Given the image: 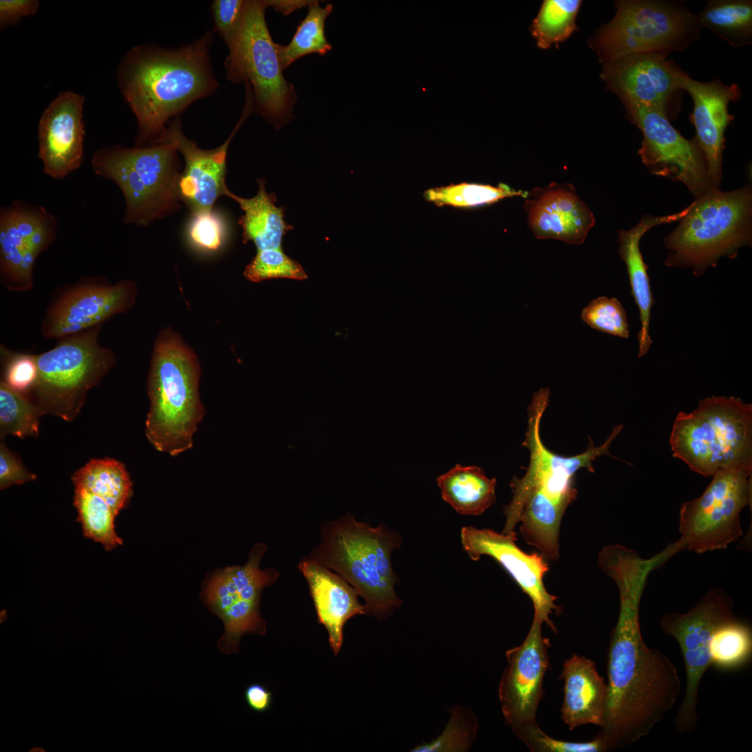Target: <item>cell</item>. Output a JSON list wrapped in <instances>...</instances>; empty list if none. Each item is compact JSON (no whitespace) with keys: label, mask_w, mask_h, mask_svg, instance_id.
I'll return each mask as SVG.
<instances>
[{"label":"cell","mask_w":752,"mask_h":752,"mask_svg":"<svg viewBox=\"0 0 752 752\" xmlns=\"http://www.w3.org/2000/svg\"><path fill=\"white\" fill-rule=\"evenodd\" d=\"M616 583L620 610L607 650L608 696L599 733L608 750L648 735L675 705L682 689L673 663L643 639L639 607L645 583L625 577Z\"/></svg>","instance_id":"6da1fadb"},{"label":"cell","mask_w":752,"mask_h":752,"mask_svg":"<svg viewBox=\"0 0 752 752\" xmlns=\"http://www.w3.org/2000/svg\"><path fill=\"white\" fill-rule=\"evenodd\" d=\"M550 391L542 388L536 391L528 407V427L522 446L530 453L524 475L514 476L510 487L512 497L505 506L506 523L503 534L515 532L520 524L525 541L536 547L547 560L559 557V529L567 507L576 499L574 476L581 469L595 472L593 462L601 455L620 460L609 452L612 441L622 430L616 425L604 442L595 446L589 438L587 449L573 456H563L549 450L540 435V422L549 405Z\"/></svg>","instance_id":"7a4b0ae2"},{"label":"cell","mask_w":752,"mask_h":752,"mask_svg":"<svg viewBox=\"0 0 752 752\" xmlns=\"http://www.w3.org/2000/svg\"><path fill=\"white\" fill-rule=\"evenodd\" d=\"M212 36L207 32L176 49L138 46L126 54L118 80L137 120L136 146L158 141L171 118L215 92L218 83L210 58Z\"/></svg>","instance_id":"3957f363"},{"label":"cell","mask_w":752,"mask_h":752,"mask_svg":"<svg viewBox=\"0 0 752 752\" xmlns=\"http://www.w3.org/2000/svg\"><path fill=\"white\" fill-rule=\"evenodd\" d=\"M320 538L308 557L353 586L365 601L366 614L384 620L400 606L391 563L402 542L397 531L383 524L370 526L347 513L321 524Z\"/></svg>","instance_id":"277c9868"},{"label":"cell","mask_w":752,"mask_h":752,"mask_svg":"<svg viewBox=\"0 0 752 752\" xmlns=\"http://www.w3.org/2000/svg\"><path fill=\"white\" fill-rule=\"evenodd\" d=\"M196 355L171 329L160 331L153 347L148 377V441L160 452L177 455L192 447L193 436L205 414L198 392Z\"/></svg>","instance_id":"5b68a950"},{"label":"cell","mask_w":752,"mask_h":752,"mask_svg":"<svg viewBox=\"0 0 752 752\" xmlns=\"http://www.w3.org/2000/svg\"><path fill=\"white\" fill-rule=\"evenodd\" d=\"M752 189L710 191L696 197L687 214L664 240L665 265L691 268L696 276L722 257L734 258L751 244Z\"/></svg>","instance_id":"8992f818"},{"label":"cell","mask_w":752,"mask_h":752,"mask_svg":"<svg viewBox=\"0 0 752 752\" xmlns=\"http://www.w3.org/2000/svg\"><path fill=\"white\" fill-rule=\"evenodd\" d=\"M669 443L674 457L704 476L752 467V405L735 396L701 399L693 412L677 414Z\"/></svg>","instance_id":"52a82bcc"},{"label":"cell","mask_w":752,"mask_h":752,"mask_svg":"<svg viewBox=\"0 0 752 752\" xmlns=\"http://www.w3.org/2000/svg\"><path fill=\"white\" fill-rule=\"evenodd\" d=\"M178 151L169 141L145 146L113 145L97 150L94 173L111 180L125 201L124 221L146 226L177 210L180 175Z\"/></svg>","instance_id":"ba28073f"},{"label":"cell","mask_w":752,"mask_h":752,"mask_svg":"<svg viewBox=\"0 0 752 752\" xmlns=\"http://www.w3.org/2000/svg\"><path fill=\"white\" fill-rule=\"evenodd\" d=\"M268 0L245 1L240 23L226 42V78L244 82L251 90L255 112L279 130L295 118L297 101L295 86L284 77L277 51L265 20Z\"/></svg>","instance_id":"9c48e42d"},{"label":"cell","mask_w":752,"mask_h":752,"mask_svg":"<svg viewBox=\"0 0 752 752\" xmlns=\"http://www.w3.org/2000/svg\"><path fill=\"white\" fill-rule=\"evenodd\" d=\"M612 19L588 38L602 65L638 53L687 49L700 36L697 14L677 1L618 0Z\"/></svg>","instance_id":"30bf717a"},{"label":"cell","mask_w":752,"mask_h":752,"mask_svg":"<svg viewBox=\"0 0 752 752\" xmlns=\"http://www.w3.org/2000/svg\"><path fill=\"white\" fill-rule=\"evenodd\" d=\"M102 327L59 339L53 348L36 354L38 375L30 400L42 416L74 420L88 391L114 366L113 352L99 342Z\"/></svg>","instance_id":"8fae6325"},{"label":"cell","mask_w":752,"mask_h":752,"mask_svg":"<svg viewBox=\"0 0 752 752\" xmlns=\"http://www.w3.org/2000/svg\"><path fill=\"white\" fill-rule=\"evenodd\" d=\"M266 550L265 544L256 543L244 565L216 570L203 586L201 601L224 625L217 648L225 655L239 652L243 635L267 632L266 621L260 610L261 595L264 588L278 580L280 574L273 567H260Z\"/></svg>","instance_id":"7c38bea8"},{"label":"cell","mask_w":752,"mask_h":752,"mask_svg":"<svg viewBox=\"0 0 752 752\" xmlns=\"http://www.w3.org/2000/svg\"><path fill=\"white\" fill-rule=\"evenodd\" d=\"M752 467L719 469L704 492L682 503L679 551L701 554L726 549L742 535L739 515L751 501Z\"/></svg>","instance_id":"4fadbf2b"},{"label":"cell","mask_w":752,"mask_h":752,"mask_svg":"<svg viewBox=\"0 0 752 752\" xmlns=\"http://www.w3.org/2000/svg\"><path fill=\"white\" fill-rule=\"evenodd\" d=\"M733 606L724 592L713 588L690 611L667 613L660 620L663 632L677 642L686 670L684 695L674 719L679 734L692 733L696 727L699 685L711 666V639L717 627L735 617Z\"/></svg>","instance_id":"5bb4252c"},{"label":"cell","mask_w":752,"mask_h":752,"mask_svg":"<svg viewBox=\"0 0 752 752\" xmlns=\"http://www.w3.org/2000/svg\"><path fill=\"white\" fill-rule=\"evenodd\" d=\"M622 104L627 120L643 134L638 154L649 173L682 182L695 198L714 189L696 140L687 139L675 129L665 111L636 103Z\"/></svg>","instance_id":"9a60e30c"},{"label":"cell","mask_w":752,"mask_h":752,"mask_svg":"<svg viewBox=\"0 0 752 752\" xmlns=\"http://www.w3.org/2000/svg\"><path fill=\"white\" fill-rule=\"evenodd\" d=\"M137 285L130 279L114 284L86 278L63 290L52 300L42 320L41 333L57 340L94 328L127 311L135 303Z\"/></svg>","instance_id":"2e32d148"},{"label":"cell","mask_w":752,"mask_h":752,"mask_svg":"<svg viewBox=\"0 0 752 752\" xmlns=\"http://www.w3.org/2000/svg\"><path fill=\"white\" fill-rule=\"evenodd\" d=\"M57 221L43 206L14 201L0 210V281L9 291L33 285L38 256L56 237Z\"/></svg>","instance_id":"e0dca14e"},{"label":"cell","mask_w":752,"mask_h":752,"mask_svg":"<svg viewBox=\"0 0 752 752\" xmlns=\"http://www.w3.org/2000/svg\"><path fill=\"white\" fill-rule=\"evenodd\" d=\"M255 112L251 91L246 88L242 113L228 139L219 147L205 150L182 132L180 118L166 127L157 142H172L185 160L178 181L180 201L191 212L213 209L217 200L230 191L226 184V158L229 145L245 120Z\"/></svg>","instance_id":"ac0fdd59"},{"label":"cell","mask_w":752,"mask_h":752,"mask_svg":"<svg viewBox=\"0 0 752 752\" xmlns=\"http://www.w3.org/2000/svg\"><path fill=\"white\" fill-rule=\"evenodd\" d=\"M542 622L533 618L523 643L506 651L499 697L505 721L512 729L535 721L542 698L543 680L550 666L549 639L542 634Z\"/></svg>","instance_id":"d6986e66"},{"label":"cell","mask_w":752,"mask_h":752,"mask_svg":"<svg viewBox=\"0 0 752 752\" xmlns=\"http://www.w3.org/2000/svg\"><path fill=\"white\" fill-rule=\"evenodd\" d=\"M516 536L515 532L503 534L471 526H464L461 530L463 550L469 558L477 561L486 555L496 561L531 600L533 618L546 622L556 632L549 615L552 611H559L560 609L555 604L556 597L547 590L543 582L548 565L542 556L522 551L515 544Z\"/></svg>","instance_id":"ffe728a7"},{"label":"cell","mask_w":752,"mask_h":752,"mask_svg":"<svg viewBox=\"0 0 752 752\" xmlns=\"http://www.w3.org/2000/svg\"><path fill=\"white\" fill-rule=\"evenodd\" d=\"M668 54L645 52L625 56L602 65L601 79L622 103H636L667 113L672 97L681 91L680 68Z\"/></svg>","instance_id":"44dd1931"},{"label":"cell","mask_w":752,"mask_h":752,"mask_svg":"<svg viewBox=\"0 0 752 752\" xmlns=\"http://www.w3.org/2000/svg\"><path fill=\"white\" fill-rule=\"evenodd\" d=\"M680 88L691 97L693 111L689 120L696 129V140L705 157L712 189H719L722 178L725 131L734 120L728 111L730 102L737 101L742 90L736 84H724L716 79L707 82L691 79L680 67L677 71Z\"/></svg>","instance_id":"7402d4cb"},{"label":"cell","mask_w":752,"mask_h":752,"mask_svg":"<svg viewBox=\"0 0 752 752\" xmlns=\"http://www.w3.org/2000/svg\"><path fill=\"white\" fill-rule=\"evenodd\" d=\"M84 102V97L79 94L61 92L40 119L38 157L44 172L54 179L65 178L82 163Z\"/></svg>","instance_id":"603a6c76"},{"label":"cell","mask_w":752,"mask_h":752,"mask_svg":"<svg viewBox=\"0 0 752 752\" xmlns=\"http://www.w3.org/2000/svg\"><path fill=\"white\" fill-rule=\"evenodd\" d=\"M524 210L529 228L541 240L581 244L595 224L592 211L570 183L553 182L533 188L525 198Z\"/></svg>","instance_id":"cb8c5ba5"},{"label":"cell","mask_w":752,"mask_h":752,"mask_svg":"<svg viewBox=\"0 0 752 752\" xmlns=\"http://www.w3.org/2000/svg\"><path fill=\"white\" fill-rule=\"evenodd\" d=\"M298 570L307 581L318 622L323 625L331 648L337 655L343 642V627L354 616L366 614L358 593L345 579L309 557L302 558Z\"/></svg>","instance_id":"d4e9b609"},{"label":"cell","mask_w":752,"mask_h":752,"mask_svg":"<svg viewBox=\"0 0 752 752\" xmlns=\"http://www.w3.org/2000/svg\"><path fill=\"white\" fill-rule=\"evenodd\" d=\"M690 207L691 205H689L682 210L668 215H644L633 228L627 230H619L618 231L619 242L618 253L625 264L631 287V295L639 311L641 329L637 336L639 358L647 354L652 343L649 328L651 308L655 302L648 274V266L645 263L640 250L641 239L645 233L655 226L680 221L687 214Z\"/></svg>","instance_id":"484cf974"},{"label":"cell","mask_w":752,"mask_h":752,"mask_svg":"<svg viewBox=\"0 0 752 752\" xmlns=\"http://www.w3.org/2000/svg\"><path fill=\"white\" fill-rule=\"evenodd\" d=\"M559 679L564 680L561 719L569 730L589 723L601 727L608 686L597 673L595 662L574 654L564 661Z\"/></svg>","instance_id":"4316f807"},{"label":"cell","mask_w":752,"mask_h":752,"mask_svg":"<svg viewBox=\"0 0 752 752\" xmlns=\"http://www.w3.org/2000/svg\"><path fill=\"white\" fill-rule=\"evenodd\" d=\"M257 182L258 191L252 198H242L230 191L228 194L244 212L238 221L243 242H252L257 250L281 248L283 236L292 226L284 219V207L276 205L275 194L266 191L265 180L258 179Z\"/></svg>","instance_id":"83f0119b"},{"label":"cell","mask_w":752,"mask_h":752,"mask_svg":"<svg viewBox=\"0 0 752 752\" xmlns=\"http://www.w3.org/2000/svg\"><path fill=\"white\" fill-rule=\"evenodd\" d=\"M437 482L442 499L461 515H480L496 501V479L477 466L456 464Z\"/></svg>","instance_id":"f1b7e54d"},{"label":"cell","mask_w":752,"mask_h":752,"mask_svg":"<svg viewBox=\"0 0 752 752\" xmlns=\"http://www.w3.org/2000/svg\"><path fill=\"white\" fill-rule=\"evenodd\" d=\"M75 487L102 498L116 515L126 507L132 483L123 463L111 458L93 459L72 476Z\"/></svg>","instance_id":"f546056e"},{"label":"cell","mask_w":752,"mask_h":752,"mask_svg":"<svg viewBox=\"0 0 752 752\" xmlns=\"http://www.w3.org/2000/svg\"><path fill=\"white\" fill-rule=\"evenodd\" d=\"M703 26L734 47L752 42V1L711 0L697 14Z\"/></svg>","instance_id":"4dcf8cb0"},{"label":"cell","mask_w":752,"mask_h":752,"mask_svg":"<svg viewBox=\"0 0 752 752\" xmlns=\"http://www.w3.org/2000/svg\"><path fill=\"white\" fill-rule=\"evenodd\" d=\"M306 17L297 27L290 42L287 45H277L279 61L283 70L297 59L308 54L323 56L332 46L325 36V21L333 11V5L320 6L319 1H311L308 5Z\"/></svg>","instance_id":"1f68e13d"},{"label":"cell","mask_w":752,"mask_h":752,"mask_svg":"<svg viewBox=\"0 0 752 752\" xmlns=\"http://www.w3.org/2000/svg\"><path fill=\"white\" fill-rule=\"evenodd\" d=\"M582 4L581 0H545L533 20L530 31L538 47L558 49L563 42L576 31V18Z\"/></svg>","instance_id":"d6a6232c"},{"label":"cell","mask_w":752,"mask_h":752,"mask_svg":"<svg viewBox=\"0 0 752 752\" xmlns=\"http://www.w3.org/2000/svg\"><path fill=\"white\" fill-rule=\"evenodd\" d=\"M711 666L726 671L741 668L752 656L751 627L736 617L715 630L710 645Z\"/></svg>","instance_id":"836d02e7"},{"label":"cell","mask_w":752,"mask_h":752,"mask_svg":"<svg viewBox=\"0 0 752 752\" xmlns=\"http://www.w3.org/2000/svg\"><path fill=\"white\" fill-rule=\"evenodd\" d=\"M74 506L78 512L77 520L81 523L86 538L101 543L107 551L123 544L115 528L117 515L102 498L75 487Z\"/></svg>","instance_id":"e575fe53"},{"label":"cell","mask_w":752,"mask_h":752,"mask_svg":"<svg viewBox=\"0 0 752 752\" xmlns=\"http://www.w3.org/2000/svg\"><path fill=\"white\" fill-rule=\"evenodd\" d=\"M425 198L437 205L469 207L496 203L505 198L522 196L526 198L528 191L516 190L507 185L498 186L467 183L451 185L429 189Z\"/></svg>","instance_id":"d590c367"},{"label":"cell","mask_w":752,"mask_h":752,"mask_svg":"<svg viewBox=\"0 0 752 752\" xmlns=\"http://www.w3.org/2000/svg\"><path fill=\"white\" fill-rule=\"evenodd\" d=\"M36 406L24 394L0 383V437H36L41 416Z\"/></svg>","instance_id":"8d00e7d4"},{"label":"cell","mask_w":752,"mask_h":752,"mask_svg":"<svg viewBox=\"0 0 752 752\" xmlns=\"http://www.w3.org/2000/svg\"><path fill=\"white\" fill-rule=\"evenodd\" d=\"M474 715L462 707L451 711L450 719L442 733L430 743L414 748V752L467 751L472 745L477 730Z\"/></svg>","instance_id":"74e56055"},{"label":"cell","mask_w":752,"mask_h":752,"mask_svg":"<svg viewBox=\"0 0 752 752\" xmlns=\"http://www.w3.org/2000/svg\"><path fill=\"white\" fill-rule=\"evenodd\" d=\"M244 276L253 282L279 278L295 280L307 278L301 265L288 256L281 248L257 250L255 257L245 267Z\"/></svg>","instance_id":"f35d334b"},{"label":"cell","mask_w":752,"mask_h":752,"mask_svg":"<svg viewBox=\"0 0 752 752\" xmlns=\"http://www.w3.org/2000/svg\"><path fill=\"white\" fill-rule=\"evenodd\" d=\"M514 733L535 752H604L608 747L598 735L591 741L577 742L552 738L543 732L536 721L512 729Z\"/></svg>","instance_id":"ab89813d"},{"label":"cell","mask_w":752,"mask_h":752,"mask_svg":"<svg viewBox=\"0 0 752 752\" xmlns=\"http://www.w3.org/2000/svg\"><path fill=\"white\" fill-rule=\"evenodd\" d=\"M581 318L592 329L623 338H629L626 311L615 297L602 296L592 300L582 310Z\"/></svg>","instance_id":"60d3db41"},{"label":"cell","mask_w":752,"mask_h":752,"mask_svg":"<svg viewBox=\"0 0 752 752\" xmlns=\"http://www.w3.org/2000/svg\"><path fill=\"white\" fill-rule=\"evenodd\" d=\"M226 224L221 216L213 209L191 212L187 235L191 243L206 251H216L223 244Z\"/></svg>","instance_id":"b9f144b4"},{"label":"cell","mask_w":752,"mask_h":752,"mask_svg":"<svg viewBox=\"0 0 752 752\" xmlns=\"http://www.w3.org/2000/svg\"><path fill=\"white\" fill-rule=\"evenodd\" d=\"M6 357L3 381L11 389L25 395L34 386L38 368L36 354L9 353L1 349Z\"/></svg>","instance_id":"7bdbcfd3"},{"label":"cell","mask_w":752,"mask_h":752,"mask_svg":"<svg viewBox=\"0 0 752 752\" xmlns=\"http://www.w3.org/2000/svg\"><path fill=\"white\" fill-rule=\"evenodd\" d=\"M245 0H215L211 7L214 29L226 42L241 19Z\"/></svg>","instance_id":"ee69618b"},{"label":"cell","mask_w":752,"mask_h":752,"mask_svg":"<svg viewBox=\"0 0 752 752\" xmlns=\"http://www.w3.org/2000/svg\"><path fill=\"white\" fill-rule=\"evenodd\" d=\"M37 476L30 473L22 464L19 457L10 451L3 443L0 445V489L13 485H21L34 480Z\"/></svg>","instance_id":"f6af8a7d"},{"label":"cell","mask_w":752,"mask_h":752,"mask_svg":"<svg viewBox=\"0 0 752 752\" xmlns=\"http://www.w3.org/2000/svg\"><path fill=\"white\" fill-rule=\"evenodd\" d=\"M38 7L39 3L35 0H1L0 25L14 24L23 17L33 15Z\"/></svg>","instance_id":"bcb514c9"},{"label":"cell","mask_w":752,"mask_h":752,"mask_svg":"<svg viewBox=\"0 0 752 752\" xmlns=\"http://www.w3.org/2000/svg\"><path fill=\"white\" fill-rule=\"evenodd\" d=\"M244 698L250 709L258 713L267 711L272 703V692L259 683L251 684L246 688Z\"/></svg>","instance_id":"7dc6e473"},{"label":"cell","mask_w":752,"mask_h":752,"mask_svg":"<svg viewBox=\"0 0 752 752\" xmlns=\"http://www.w3.org/2000/svg\"><path fill=\"white\" fill-rule=\"evenodd\" d=\"M311 2L307 0H268L269 6L276 11L283 15H288L292 12L302 8Z\"/></svg>","instance_id":"c3c4849f"}]
</instances>
